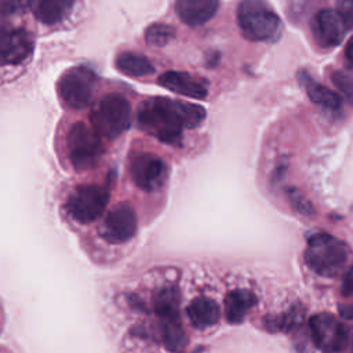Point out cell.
Segmentation results:
<instances>
[{
	"mask_svg": "<svg viewBox=\"0 0 353 353\" xmlns=\"http://www.w3.org/2000/svg\"><path fill=\"white\" fill-rule=\"evenodd\" d=\"M128 350L178 352L189 341L182 316V273L176 266H154L123 295Z\"/></svg>",
	"mask_w": 353,
	"mask_h": 353,
	"instance_id": "obj_1",
	"label": "cell"
},
{
	"mask_svg": "<svg viewBox=\"0 0 353 353\" xmlns=\"http://www.w3.org/2000/svg\"><path fill=\"white\" fill-rule=\"evenodd\" d=\"M204 117V108L165 97L149 98L137 112L139 128L167 145L181 142L183 131L200 125Z\"/></svg>",
	"mask_w": 353,
	"mask_h": 353,
	"instance_id": "obj_2",
	"label": "cell"
},
{
	"mask_svg": "<svg viewBox=\"0 0 353 353\" xmlns=\"http://www.w3.org/2000/svg\"><path fill=\"white\" fill-rule=\"evenodd\" d=\"M109 179H83L69 183L61 196L59 211L62 219L73 230L87 229L95 225L110 205Z\"/></svg>",
	"mask_w": 353,
	"mask_h": 353,
	"instance_id": "obj_3",
	"label": "cell"
},
{
	"mask_svg": "<svg viewBox=\"0 0 353 353\" xmlns=\"http://www.w3.org/2000/svg\"><path fill=\"white\" fill-rule=\"evenodd\" d=\"M108 143L87 120L74 119L61 128V159L74 172H84L101 163Z\"/></svg>",
	"mask_w": 353,
	"mask_h": 353,
	"instance_id": "obj_4",
	"label": "cell"
},
{
	"mask_svg": "<svg viewBox=\"0 0 353 353\" xmlns=\"http://www.w3.org/2000/svg\"><path fill=\"white\" fill-rule=\"evenodd\" d=\"M90 108V123L108 143L117 141L131 127L132 101L123 91H108L98 97Z\"/></svg>",
	"mask_w": 353,
	"mask_h": 353,
	"instance_id": "obj_5",
	"label": "cell"
},
{
	"mask_svg": "<svg viewBox=\"0 0 353 353\" xmlns=\"http://www.w3.org/2000/svg\"><path fill=\"white\" fill-rule=\"evenodd\" d=\"M139 230L135 208L130 201H117L108 207L103 216L94 225L95 239L108 250L119 251L131 244Z\"/></svg>",
	"mask_w": 353,
	"mask_h": 353,
	"instance_id": "obj_6",
	"label": "cell"
},
{
	"mask_svg": "<svg viewBox=\"0 0 353 353\" xmlns=\"http://www.w3.org/2000/svg\"><path fill=\"white\" fill-rule=\"evenodd\" d=\"M127 176L130 182L146 194L165 190L170 179V165L157 153L135 149L127 157Z\"/></svg>",
	"mask_w": 353,
	"mask_h": 353,
	"instance_id": "obj_7",
	"label": "cell"
},
{
	"mask_svg": "<svg viewBox=\"0 0 353 353\" xmlns=\"http://www.w3.org/2000/svg\"><path fill=\"white\" fill-rule=\"evenodd\" d=\"M98 76L87 66H73L65 70L57 81L59 103L65 110L81 112L92 105L97 97Z\"/></svg>",
	"mask_w": 353,
	"mask_h": 353,
	"instance_id": "obj_8",
	"label": "cell"
},
{
	"mask_svg": "<svg viewBox=\"0 0 353 353\" xmlns=\"http://www.w3.org/2000/svg\"><path fill=\"white\" fill-rule=\"evenodd\" d=\"M347 256V245L328 233H316L307 240L305 262L323 277H335L341 273Z\"/></svg>",
	"mask_w": 353,
	"mask_h": 353,
	"instance_id": "obj_9",
	"label": "cell"
},
{
	"mask_svg": "<svg viewBox=\"0 0 353 353\" xmlns=\"http://www.w3.org/2000/svg\"><path fill=\"white\" fill-rule=\"evenodd\" d=\"M243 36L251 41L274 39L281 29V19L263 0H243L236 11Z\"/></svg>",
	"mask_w": 353,
	"mask_h": 353,
	"instance_id": "obj_10",
	"label": "cell"
},
{
	"mask_svg": "<svg viewBox=\"0 0 353 353\" xmlns=\"http://www.w3.org/2000/svg\"><path fill=\"white\" fill-rule=\"evenodd\" d=\"M221 314L222 309L215 298L204 292H192L182 284V316L186 327L200 332L210 331L218 325Z\"/></svg>",
	"mask_w": 353,
	"mask_h": 353,
	"instance_id": "obj_11",
	"label": "cell"
},
{
	"mask_svg": "<svg viewBox=\"0 0 353 353\" xmlns=\"http://www.w3.org/2000/svg\"><path fill=\"white\" fill-rule=\"evenodd\" d=\"M34 50L33 36L22 28L0 26V68L25 65Z\"/></svg>",
	"mask_w": 353,
	"mask_h": 353,
	"instance_id": "obj_12",
	"label": "cell"
},
{
	"mask_svg": "<svg viewBox=\"0 0 353 353\" xmlns=\"http://www.w3.org/2000/svg\"><path fill=\"white\" fill-rule=\"evenodd\" d=\"M310 338L323 352H339L349 342V331L335 316L317 313L309 319Z\"/></svg>",
	"mask_w": 353,
	"mask_h": 353,
	"instance_id": "obj_13",
	"label": "cell"
},
{
	"mask_svg": "<svg viewBox=\"0 0 353 353\" xmlns=\"http://www.w3.org/2000/svg\"><path fill=\"white\" fill-rule=\"evenodd\" d=\"M312 32L316 41L321 47L328 48L335 47L342 41L346 32V26L336 11L324 8L313 17Z\"/></svg>",
	"mask_w": 353,
	"mask_h": 353,
	"instance_id": "obj_14",
	"label": "cell"
},
{
	"mask_svg": "<svg viewBox=\"0 0 353 353\" xmlns=\"http://www.w3.org/2000/svg\"><path fill=\"white\" fill-rule=\"evenodd\" d=\"M218 7L219 0H175L179 19L189 26L204 25L215 15Z\"/></svg>",
	"mask_w": 353,
	"mask_h": 353,
	"instance_id": "obj_15",
	"label": "cell"
},
{
	"mask_svg": "<svg viewBox=\"0 0 353 353\" xmlns=\"http://www.w3.org/2000/svg\"><path fill=\"white\" fill-rule=\"evenodd\" d=\"M256 303V296L245 288H236L226 294L223 301V313L229 324H240L244 321L248 312Z\"/></svg>",
	"mask_w": 353,
	"mask_h": 353,
	"instance_id": "obj_16",
	"label": "cell"
},
{
	"mask_svg": "<svg viewBox=\"0 0 353 353\" xmlns=\"http://www.w3.org/2000/svg\"><path fill=\"white\" fill-rule=\"evenodd\" d=\"M159 83L163 87L186 97L201 99L207 95L205 85L200 80L183 72H168L159 79Z\"/></svg>",
	"mask_w": 353,
	"mask_h": 353,
	"instance_id": "obj_17",
	"label": "cell"
},
{
	"mask_svg": "<svg viewBox=\"0 0 353 353\" xmlns=\"http://www.w3.org/2000/svg\"><path fill=\"white\" fill-rule=\"evenodd\" d=\"M298 79L301 81V84L303 85L307 97L310 98L312 102L320 105L324 109L328 110H339L342 106V98L338 92H335L334 90L314 81L307 73L305 72H299L298 73Z\"/></svg>",
	"mask_w": 353,
	"mask_h": 353,
	"instance_id": "obj_18",
	"label": "cell"
},
{
	"mask_svg": "<svg viewBox=\"0 0 353 353\" xmlns=\"http://www.w3.org/2000/svg\"><path fill=\"white\" fill-rule=\"evenodd\" d=\"M74 0H34L33 14L44 25H55L63 21L72 11Z\"/></svg>",
	"mask_w": 353,
	"mask_h": 353,
	"instance_id": "obj_19",
	"label": "cell"
},
{
	"mask_svg": "<svg viewBox=\"0 0 353 353\" xmlns=\"http://www.w3.org/2000/svg\"><path fill=\"white\" fill-rule=\"evenodd\" d=\"M116 66L121 73L131 77H145L153 73L154 70L148 58H145L141 54H135L130 51L121 52L116 58Z\"/></svg>",
	"mask_w": 353,
	"mask_h": 353,
	"instance_id": "obj_20",
	"label": "cell"
},
{
	"mask_svg": "<svg viewBox=\"0 0 353 353\" xmlns=\"http://www.w3.org/2000/svg\"><path fill=\"white\" fill-rule=\"evenodd\" d=\"M305 317V310L299 306L291 307L288 312L276 316L274 319H266V325L269 330H277V331H290L298 327Z\"/></svg>",
	"mask_w": 353,
	"mask_h": 353,
	"instance_id": "obj_21",
	"label": "cell"
},
{
	"mask_svg": "<svg viewBox=\"0 0 353 353\" xmlns=\"http://www.w3.org/2000/svg\"><path fill=\"white\" fill-rule=\"evenodd\" d=\"M175 36V29L167 23H153L145 32V39L149 44L160 47L171 41Z\"/></svg>",
	"mask_w": 353,
	"mask_h": 353,
	"instance_id": "obj_22",
	"label": "cell"
},
{
	"mask_svg": "<svg viewBox=\"0 0 353 353\" xmlns=\"http://www.w3.org/2000/svg\"><path fill=\"white\" fill-rule=\"evenodd\" d=\"M334 85L343 94V97L353 105V74L343 70H335L331 76Z\"/></svg>",
	"mask_w": 353,
	"mask_h": 353,
	"instance_id": "obj_23",
	"label": "cell"
},
{
	"mask_svg": "<svg viewBox=\"0 0 353 353\" xmlns=\"http://www.w3.org/2000/svg\"><path fill=\"white\" fill-rule=\"evenodd\" d=\"M287 196H288V200L291 203V205L299 211L301 214H305V215H312L313 214V205L301 194V192H298L296 189L294 188H290L287 190Z\"/></svg>",
	"mask_w": 353,
	"mask_h": 353,
	"instance_id": "obj_24",
	"label": "cell"
},
{
	"mask_svg": "<svg viewBox=\"0 0 353 353\" xmlns=\"http://www.w3.org/2000/svg\"><path fill=\"white\" fill-rule=\"evenodd\" d=\"M32 3H34V0H0V18L19 12Z\"/></svg>",
	"mask_w": 353,
	"mask_h": 353,
	"instance_id": "obj_25",
	"label": "cell"
},
{
	"mask_svg": "<svg viewBox=\"0 0 353 353\" xmlns=\"http://www.w3.org/2000/svg\"><path fill=\"white\" fill-rule=\"evenodd\" d=\"M336 12L346 29L353 28V0H336Z\"/></svg>",
	"mask_w": 353,
	"mask_h": 353,
	"instance_id": "obj_26",
	"label": "cell"
},
{
	"mask_svg": "<svg viewBox=\"0 0 353 353\" xmlns=\"http://www.w3.org/2000/svg\"><path fill=\"white\" fill-rule=\"evenodd\" d=\"M341 292L343 296H353V266L346 272L342 280Z\"/></svg>",
	"mask_w": 353,
	"mask_h": 353,
	"instance_id": "obj_27",
	"label": "cell"
},
{
	"mask_svg": "<svg viewBox=\"0 0 353 353\" xmlns=\"http://www.w3.org/2000/svg\"><path fill=\"white\" fill-rule=\"evenodd\" d=\"M345 57H346V59L353 65V37H350L349 41L346 43V47H345Z\"/></svg>",
	"mask_w": 353,
	"mask_h": 353,
	"instance_id": "obj_28",
	"label": "cell"
},
{
	"mask_svg": "<svg viewBox=\"0 0 353 353\" xmlns=\"http://www.w3.org/2000/svg\"><path fill=\"white\" fill-rule=\"evenodd\" d=\"M341 314L345 319H353V306H341Z\"/></svg>",
	"mask_w": 353,
	"mask_h": 353,
	"instance_id": "obj_29",
	"label": "cell"
},
{
	"mask_svg": "<svg viewBox=\"0 0 353 353\" xmlns=\"http://www.w3.org/2000/svg\"><path fill=\"white\" fill-rule=\"evenodd\" d=\"M4 323H6V313H4V309H3V305H1V301H0V334L4 328Z\"/></svg>",
	"mask_w": 353,
	"mask_h": 353,
	"instance_id": "obj_30",
	"label": "cell"
}]
</instances>
